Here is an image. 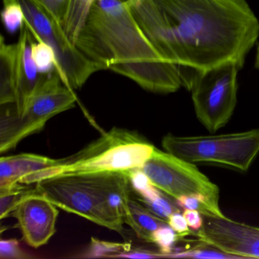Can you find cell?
Listing matches in <instances>:
<instances>
[{
  "instance_id": "1",
  "label": "cell",
  "mask_w": 259,
  "mask_h": 259,
  "mask_svg": "<svg viewBox=\"0 0 259 259\" xmlns=\"http://www.w3.org/2000/svg\"><path fill=\"white\" fill-rule=\"evenodd\" d=\"M132 14L163 59L205 70L228 61L242 69L259 36L246 0H132Z\"/></svg>"
},
{
  "instance_id": "2",
  "label": "cell",
  "mask_w": 259,
  "mask_h": 259,
  "mask_svg": "<svg viewBox=\"0 0 259 259\" xmlns=\"http://www.w3.org/2000/svg\"><path fill=\"white\" fill-rule=\"evenodd\" d=\"M75 46L89 60L123 75L153 93L183 86L180 69L159 54L121 0H98Z\"/></svg>"
},
{
  "instance_id": "3",
  "label": "cell",
  "mask_w": 259,
  "mask_h": 259,
  "mask_svg": "<svg viewBox=\"0 0 259 259\" xmlns=\"http://www.w3.org/2000/svg\"><path fill=\"white\" fill-rule=\"evenodd\" d=\"M155 147L141 135L113 127L73 155L58 159L54 166L21 179L24 185L62 176L105 172H128L142 169Z\"/></svg>"
},
{
  "instance_id": "4",
  "label": "cell",
  "mask_w": 259,
  "mask_h": 259,
  "mask_svg": "<svg viewBox=\"0 0 259 259\" xmlns=\"http://www.w3.org/2000/svg\"><path fill=\"white\" fill-rule=\"evenodd\" d=\"M77 101L73 89L64 84L56 69L42 73L34 93L20 114L13 108H6L1 112L0 153L8 152L25 138L41 131L51 118L73 108Z\"/></svg>"
},
{
  "instance_id": "5",
  "label": "cell",
  "mask_w": 259,
  "mask_h": 259,
  "mask_svg": "<svg viewBox=\"0 0 259 259\" xmlns=\"http://www.w3.org/2000/svg\"><path fill=\"white\" fill-rule=\"evenodd\" d=\"M162 146L190 163H213L246 172L259 154V128L215 136L168 134L162 139Z\"/></svg>"
},
{
  "instance_id": "6",
  "label": "cell",
  "mask_w": 259,
  "mask_h": 259,
  "mask_svg": "<svg viewBox=\"0 0 259 259\" xmlns=\"http://www.w3.org/2000/svg\"><path fill=\"white\" fill-rule=\"evenodd\" d=\"M25 15L24 23L34 38L49 45L58 60L59 75L67 87L79 89L103 68L85 57L71 41L57 18L40 0H19Z\"/></svg>"
},
{
  "instance_id": "7",
  "label": "cell",
  "mask_w": 259,
  "mask_h": 259,
  "mask_svg": "<svg viewBox=\"0 0 259 259\" xmlns=\"http://www.w3.org/2000/svg\"><path fill=\"white\" fill-rule=\"evenodd\" d=\"M240 67L228 61L205 70L194 71L189 91L195 114L210 133L224 127L237 102V73Z\"/></svg>"
},
{
  "instance_id": "8",
  "label": "cell",
  "mask_w": 259,
  "mask_h": 259,
  "mask_svg": "<svg viewBox=\"0 0 259 259\" xmlns=\"http://www.w3.org/2000/svg\"><path fill=\"white\" fill-rule=\"evenodd\" d=\"M35 185L37 191L59 208L117 233H122L123 224L108 213L86 176L52 177Z\"/></svg>"
},
{
  "instance_id": "9",
  "label": "cell",
  "mask_w": 259,
  "mask_h": 259,
  "mask_svg": "<svg viewBox=\"0 0 259 259\" xmlns=\"http://www.w3.org/2000/svg\"><path fill=\"white\" fill-rule=\"evenodd\" d=\"M142 169L155 187L174 199L201 194L219 206V188L193 163L155 148Z\"/></svg>"
},
{
  "instance_id": "10",
  "label": "cell",
  "mask_w": 259,
  "mask_h": 259,
  "mask_svg": "<svg viewBox=\"0 0 259 259\" xmlns=\"http://www.w3.org/2000/svg\"><path fill=\"white\" fill-rule=\"evenodd\" d=\"M195 235L205 245L239 258H259V227L227 217L204 216V224Z\"/></svg>"
},
{
  "instance_id": "11",
  "label": "cell",
  "mask_w": 259,
  "mask_h": 259,
  "mask_svg": "<svg viewBox=\"0 0 259 259\" xmlns=\"http://www.w3.org/2000/svg\"><path fill=\"white\" fill-rule=\"evenodd\" d=\"M58 208L35 187L12 212L28 245L37 248L49 242L56 233Z\"/></svg>"
},
{
  "instance_id": "12",
  "label": "cell",
  "mask_w": 259,
  "mask_h": 259,
  "mask_svg": "<svg viewBox=\"0 0 259 259\" xmlns=\"http://www.w3.org/2000/svg\"><path fill=\"white\" fill-rule=\"evenodd\" d=\"M19 32V40L16 43V100L13 104V110L17 114L23 111L42 76L31 55V44L34 36L25 23Z\"/></svg>"
},
{
  "instance_id": "13",
  "label": "cell",
  "mask_w": 259,
  "mask_h": 259,
  "mask_svg": "<svg viewBox=\"0 0 259 259\" xmlns=\"http://www.w3.org/2000/svg\"><path fill=\"white\" fill-rule=\"evenodd\" d=\"M84 176L98 192L108 213L124 224V217L131 197L128 172H98Z\"/></svg>"
},
{
  "instance_id": "14",
  "label": "cell",
  "mask_w": 259,
  "mask_h": 259,
  "mask_svg": "<svg viewBox=\"0 0 259 259\" xmlns=\"http://www.w3.org/2000/svg\"><path fill=\"white\" fill-rule=\"evenodd\" d=\"M58 159L34 154L2 156L0 158V190L20 184L21 179L54 166Z\"/></svg>"
},
{
  "instance_id": "15",
  "label": "cell",
  "mask_w": 259,
  "mask_h": 259,
  "mask_svg": "<svg viewBox=\"0 0 259 259\" xmlns=\"http://www.w3.org/2000/svg\"><path fill=\"white\" fill-rule=\"evenodd\" d=\"M17 47L0 39V104H14L16 100Z\"/></svg>"
},
{
  "instance_id": "16",
  "label": "cell",
  "mask_w": 259,
  "mask_h": 259,
  "mask_svg": "<svg viewBox=\"0 0 259 259\" xmlns=\"http://www.w3.org/2000/svg\"><path fill=\"white\" fill-rule=\"evenodd\" d=\"M124 224H128L140 239L151 242V235L167 221L154 214L137 198L130 197L124 217Z\"/></svg>"
},
{
  "instance_id": "17",
  "label": "cell",
  "mask_w": 259,
  "mask_h": 259,
  "mask_svg": "<svg viewBox=\"0 0 259 259\" xmlns=\"http://www.w3.org/2000/svg\"><path fill=\"white\" fill-rule=\"evenodd\" d=\"M98 0H70L63 20V28L71 41L75 45L85 25L89 13Z\"/></svg>"
},
{
  "instance_id": "18",
  "label": "cell",
  "mask_w": 259,
  "mask_h": 259,
  "mask_svg": "<svg viewBox=\"0 0 259 259\" xmlns=\"http://www.w3.org/2000/svg\"><path fill=\"white\" fill-rule=\"evenodd\" d=\"M31 55L40 73H48L54 69L59 73L60 67L57 55L49 45L38 39L34 38L31 44Z\"/></svg>"
},
{
  "instance_id": "19",
  "label": "cell",
  "mask_w": 259,
  "mask_h": 259,
  "mask_svg": "<svg viewBox=\"0 0 259 259\" xmlns=\"http://www.w3.org/2000/svg\"><path fill=\"white\" fill-rule=\"evenodd\" d=\"M131 244L107 242L92 237L90 245L80 257H117L119 254L131 250Z\"/></svg>"
},
{
  "instance_id": "20",
  "label": "cell",
  "mask_w": 259,
  "mask_h": 259,
  "mask_svg": "<svg viewBox=\"0 0 259 259\" xmlns=\"http://www.w3.org/2000/svg\"><path fill=\"white\" fill-rule=\"evenodd\" d=\"M19 184L6 190H0V219L3 220L11 214L19 203L34 189Z\"/></svg>"
},
{
  "instance_id": "21",
  "label": "cell",
  "mask_w": 259,
  "mask_h": 259,
  "mask_svg": "<svg viewBox=\"0 0 259 259\" xmlns=\"http://www.w3.org/2000/svg\"><path fill=\"white\" fill-rule=\"evenodd\" d=\"M4 10L1 14L3 23L10 33L20 30L25 20L23 10L19 0H3Z\"/></svg>"
},
{
  "instance_id": "22",
  "label": "cell",
  "mask_w": 259,
  "mask_h": 259,
  "mask_svg": "<svg viewBox=\"0 0 259 259\" xmlns=\"http://www.w3.org/2000/svg\"><path fill=\"white\" fill-rule=\"evenodd\" d=\"M180 238L168 224H165L153 232L151 242L159 247L163 257H168L172 252L174 246Z\"/></svg>"
},
{
  "instance_id": "23",
  "label": "cell",
  "mask_w": 259,
  "mask_h": 259,
  "mask_svg": "<svg viewBox=\"0 0 259 259\" xmlns=\"http://www.w3.org/2000/svg\"><path fill=\"white\" fill-rule=\"evenodd\" d=\"M213 248H195L179 252H172L168 257H192V258H239L237 256L227 254L221 250Z\"/></svg>"
},
{
  "instance_id": "24",
  "label": "cell",
  "mask_w": 259,
  "mask_h": 259,
  "mask_svg": "<svg viewBox=\"0 0 259 259\" xmlns=\"http://www.w3.org/2000/svg\"><path fill=\"white\" fill-rule=\"evenodd\" d=\"M139 200V199H138ZM140 201V200H139ZM147 208L149 209L151 212L166 220L167 221L168 218L170 216L172 213L175 212H180L178 207L172 204V201L164 196V195L161 194L160 196L157 197L154 200L151 201H140Z\"/></svg>"
},
{
  "instance_id": "25",
  "label": "cell",
  "mask_w": 259,
  "mask_h": 259,
  "mask_svg": "<svg viewBox=\"0 0 259 259\" xmlns=\"http://www.w3.org/2000/svg\"><path fill=\"white\" fill-rule=\"evenodd\" d=\"M31 256L27 254L19 245L16 239H1L0 240V258L27 259Z\"/></svg>"
},
{
  "instance_id": "26",
  "label": "cell",
  "mask_w": 259,
  "mask_h": 259,
  "mask_svg": "<svg viewBox=\"0 0 259 259\" xmlns=\"http://www.w3.org/2000/svg\"><path fill=\"white\" fill-rule=\"evenodd\" d=\"M167 224L179 235L180 238L185 237L192 233L186 218H184L183 214L180 213V212H175V213H172L168 218Z\"/></svg>"
},
{
  "instance_id": "27",
  "label": "cell",
  "mask_w": 259,
  "mask_h": 259,
  "mask_svg": "<svg viewBox=\"0 0 259 259\" xmlns=\"http://www.w3.org/2000/svg\"><path fill=\"white\" fill-rule=\"evenodd\" d=\"M45 7L63 24L70 0H40Z\"/></svg>"
},
{
  "instance_id": "28",
  "label": "cell",
  "mask_w": 259,
  "mask_h": 259,
  "mask_svg": "<svg viewBox=\"0 0 259 259\" xmlns=\"http://www.w3.org/2000/svg\"><path fill=\"white\" fill-rule=\"evenodd\" d=\"M117 257H124V258H160L163 257L161 252H155L151 250L143 249V248H136L134 250H130L126 252L119 254Z\"/></svg>"
},
{
  "instance_id": "29",
  "label": "cell",
  "mask_w": 259,
  "mask_h": 259,
  "mask_svg": "<svg viewBox=\"0 0 259 259\" xmlns=\"http://www.w3.org/2000/svg\"><path fill=\"white\" fill-rule=\"evenodd\" d=\"M183 214L187 221L189 228L195 230V231H198L202 227L203 224H204V219L201 216V213L198 210L185 209Z\"/></svg>"
},
{
  "instance_id": "30",
  "label": "cell",
  "mask_w": 259,
  "mask_h": 259,
  "mask_svg": "<svg viewBox=\"0 0 259 259\" xmlns=\"http://www.w3.org/2000/svg\"><path fill=\"white\" fill-rule=\"evenodd\" d=\"M254 66L256 69H259V45L257 46V53H256L255 63H254Z\"/></svg>"
},
{
  "instance_id": "31",
  "label": "cell",
  "mask_w": 259,
  "mask_h": 259,
  "mask_svg": "<svg viewBox=\"0 0 259 259\" xmlns=\"http://www.w3.org/2000/svg\"><path fill=\"white\" fill-rule=\"evenodd\" d=\"M121 1H122V2H124V3H128V2H130V1H132V0H121Z\"/></svg>"
}]
</instances>
